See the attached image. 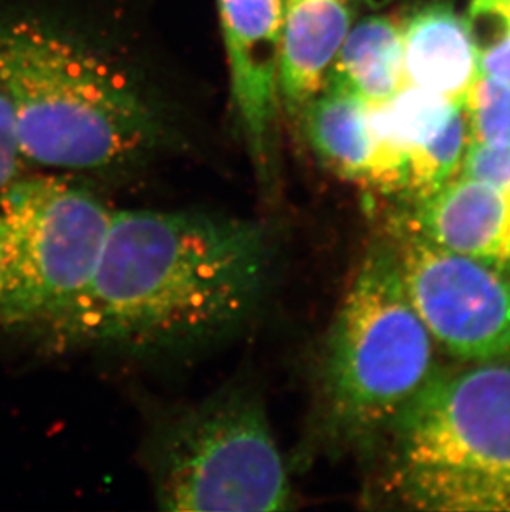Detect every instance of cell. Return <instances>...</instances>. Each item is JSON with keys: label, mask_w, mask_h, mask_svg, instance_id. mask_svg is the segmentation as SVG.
I'll return each mask as SVG.
<instances>
[{"label": "cell", "mask_w": 510, "mask_h": 512, "mask_svg": "<svg viewBox=\"0 0 510 512\" xmlns=\"http://www.w3.org/2000/svg\"><path fill=\"white\" fill-rule=\"evenodd\" d=\"M411 229L446 251L510 274V188L454 176L416 201Z\"/></svg>", "instance_id": "9"}, {"label": "cell", "mask_w": 510, "mask_h": 512, "mask_svg": "<svg viewBox=\"0 0 510 512\" xmlns=\"http://www.w3.org/2000/svg\"><path fill=\"white\" fill-rule=\"evenodd\" d=\"M24 161L14 115L9 103L0 95V194L20 178V166Z\"/></svg>", "instance_id": "19"}, {"label": "cell", "mask_w": 510, "mask_h": 512, "mask_svg": "<svg viewBox=\"0 0 510 512\" xmlns=\"http://www.w3.org/2000/svg\"><path fill=\"white\" fill-rule=\"evenodd\" d=\"M0 95L24 160L45 168L125 170L161 141L158 116L131 78L42 20L0 19Z\"/></svg>", "instance_id": "2"}, {"label": "cell", "mask_w": 510, "mask_h": 512, "mask_svg": "<svg viewBox=\"0 0 510 512\" xmlns=\"http://www.w3.org/2000/svg\"><path fill=\"white\" fill-rule=\"evenodd\" d=\"M467 22L476 42L479 73L510 85L509 0H472Z\"/></svg>", "instance_id": "17"}, {"label": "cell", "mask_w": 510, "mask_h": 512, "mask_svg": "<svg viewBox=\"0 0 510 512\" xmlns=\"http://www.w3.org/2000/svg\"><path fill=\"white\" fill-rule=\"evenodd\" d=\"M433 377V337L409 302L395 251L373 249L348 289L323 358L325 420L358 441L390 426Z\"/></svg>", "instance_id": "4"}, {"label": "cell", "mask_w": 510, "mask_h": 512, "mask_svg": "<svg viewBox=\"0 0 510 512\" xmlns=\"http://www.w3.org/2000/svg\"><path fill=\"white\" fill-rule=\"evenodd\" d=\"M327 85L353 93L366 105L393 97L403 85V20L371 15L352 25Z\"/></svg>", "instance_id": "13"}, {"label": "cell", "mask_w": 510, "mask_h": 512, "mask_svg": "<svg viewBox=\"0 0 510 512\" xmlns=\"http://www.w3.org/2000/svg\"><path fill=\"white\" fill-rule=\"evenodd\" d=\"M409 302L454 357L510 362V274L408 232L395 251Z\"/></svg>", "instance_id": "7"}, {"label": "cell", "mask_w": 510, "mask_h": 512, "mask_svg": "<svg viewBox=\"0 0 510 512\" xmlns=\"http://www.w3.org/2000/svg\"><path fill=\"white\" fill-rule=\"evenodd\" d=\"M401 499L426 511L510 512V367L433 375L386 428Z\"/></svg>", "instance_id": "3"}, {"label": "cell", "mask_w": 510, "mask_h": 512, "mask_svg": "<svg viewBox=\"0 0 510 512\" xmlns=\"http://www.w3.org/2000/svg\"><path fill=\"white\" fill-rule=\"evenodd\" d=\"M284 0H219L232 97L255 170L270 183L279 118L280 22Z\"/></svg>", "instance_id": "8"}, {"label": "cell", "mask_w": 510, "mask_h": 512, "mask_svg": "<svg viewBox=\"0 0 510 512\" xmlns=\"http://www.w3.org/2000/svg\"><path fill=\"white\" fill-rule=\"evenodd\" d=\"M299 118L304 121L308 143L323 165L348 181L368 186L375 148L363 100L327 85Z\"/></svg>", "instance_id": "14"}, {"label": "cell", "mask_w": 510, "mask_h": 512, "mask_svg": "<svg viewBox=\"0 0 510 512\" xmlns=\"http://www.w3.org/2000/svg\"><path fill=\"white\" fill-rule=\"evenodd\" d=\"M458 174L510 188V146L469 143Z\"/></svg>", "instance_id": "18"}, {"label": "cell", "mask_w": 510, "mask_h": 512, "mask_svg": "<svg viewBox=\"0 0 510 512\" xmlns=\"http://www.w3.org/2000/svg\"><path fill=\"white\" fill-rule=\"evenodd\" d=\"M272 247L262 226L203 211H113L97 269L44 339L62 348L174 352L257 312Z\"/></svg>", "instance_id": "1"}, {"label": "cell", "mask_w": 510, "mask_h": 512, "mask_svg": "<svg viewBox=\"0 0 510 512\" xmlns=\"http://www.w3.org/2000/svg\"><path fill=\"white\" fill-rule=\"evenodd\" d=\"M467 146L469 126L461 107L436 138L408 156L403 191L416 201L434 193L459 173Z\"/></svg>", "instance_id": "15"}, {"label": "cell", "mask_w": 510, "mask_h": 512, "mask_svg": "<svg viewBox=\"0 0 510 512\" xmlns=\"http://www.w3.org/2000/svg\"><path fill=\"white\" fill-rule=\"evenodd\" d=\"M148 469L163 511H282L292 501L265 406L244 388L164 421L148 448Z\"/></svg>", "instance_id": "5"}, {"label": "cell", "mask_w": 510, "mask_h": 512, "mask_svg": "<svg viewBox=\"0 0 510 512\" xmlns=\"http://www.w3.org/2000/svg\"><path fill=\"white\" fill-rule=\"evenodd\" d=\"M113 211L50 174L0 194V325L44 334L92 279Z\"/></svg>", "instance_id": "6"}, {"label": "cell", "mask_w": 510, "mask_h": 512, "mask_svg": "<svg viewBox=\"0 0 510 512\" xmlns=\"http://www.w3.org/2000/svg\"><path fill=\"white\" fill-rule=\"evenodd\" d=\"M479 75V55L467 17L436 2L403 20V85L426 88L461 103Z\"/></svg>", "instance_id": "11"}, {"label": "cell", "mask_w": 510, "mask_h": 512, "mask_svg": "<svg viewBox=\"0 0 510 512\" xmlns=\"http://www.w3.org/2000/svg\"><path fill=\"white\" fill-rule=\"evenodd\" d=\"M509 2H510V0H509Z\"/></svg>", "instance_id": "20"}, {"label": "cell", "mask_w": 510, "mask_h": 512, "mask_svg": "<svg viewBox=\"0 0 510 512\" xmlns=\"http://www.w3.org/2000/svg\"><path fill=\"white\" fill-rule=\"evenodd\" d=\"M353 25V0H284L280 22V103L299 118L327 87Z\"/></svg>", "instance_id": "10"}, {"label": "cell", "mask_w": 510, "mask_h": 512, "mask_svg": "<svg viewBox=\"0 0 510 512\" xmlns=\"http://www.w3.org/2000/svg\"><path fill=\"white\" fill-rule=\"evenodd\" d=\"M461 107L414 85H401L385 102L366 105L375 148L368 186L386 193L403 191L408 156L436 138Z\"/></svg>", "instance_id": "12"}, {"label": "cell", "mask_w": 510, "mask_h": 512, "mask_svg": "<svg viewBox=\"0 0 510 512\" xmlns=\"http://www.w3.org/2000/svg\"><path fill=\"white\" fill-rule=\"evenodd\" d=\"M469 143L510 146V85L479 73L462 102Z\"/></svg>", "instance_id": "16"}]
</instances>
